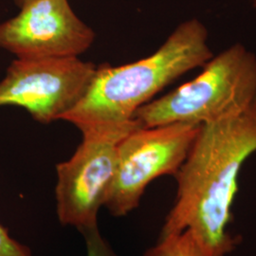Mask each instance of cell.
Returning <instances> with one entry per match:
<instances>
[{
	"label": "cell",
	"instance_id": "6da1fadb",
	"mask_svg": "<svg viewBox=\"0 0 256 256\" xmlns=\"http://www.w3.org/2000/svg\"><path fill=\"white\" fill-rule=\"evenodd\" d=\"M256 153V98L242 113L204 124L174 174L176 194L160 238L190 230L206 256H227L241 241L230 230L242 167Z\"/></svg>",
	"mask_w": 256,
	"mask_h": 256
},
{
	"label": "cell",
	"instance_id": "7a4b0ae2",
	"mask_svg": "<svg viewBox=\"0 0 256 256\" xmlns=\"http://www.w3.org/2000/svg\"><path fill=\"white\" fill-rule=\"evenodd\" d=\"M209 34L198 19L184 21L153 54L131 64L97 66L82 99L62 117L79 130L124 124L137 110L184 74L214 56Z\"/></svg>",
	"mask_w": 256,
	"mask_h": 256
},
{
	"label": "cell",
	"instance_id": "3957f363",
	"mask_svg": "<svg viewBox=\"0 0 256 256\" xmlns=\"http://www.w3.org/2000/svg\"><path fill=\"white\" fill-rule=\"evenodd\" d=\"M191 81L137 110L144 128L202 126L242 113L256 98V55L241 43L214 54Z\"/></svg>",
	"mask_w": 256,
	"mask_h": 256
},
{
	"label": "cell",
	"instance_id": "277c9868",
	"mask_svg": "<svg viewBox=\"0 0 256 256\" xmlns=\"http://www.w3.org/2000/svg\"><path fill=\"white\" fill-rule=\"evenodd\" d=\"M134 119L82 130V142L68 160L56 165V212L60 223L82 232L98 226V214L108 198L118 164V146L140 128Z\"/></svg>",
	"mask_w": 256,
	"mask_h": 256
},
{
	"label": "cell",
	"instance_id": "5b68a950",
	"mask_svg": "<svg viewBox=\"0 0 256 256\" xmlns=\"http://www.w3.org/2000/svg\"><path fill=\"white\" fill-rule=\"evenodd\" d=\"M200 126L170 124L137 128L118 146L115 180L104 207L122 218L137 209L147 186L162 176H174L188 155Z\"/></svg>",
	"mask_w": 256,
	"mask_h": 256
},
{
	"label": "cell",
	"instance_id": "8992f818",
	"mask_svg": "<svg viewBox=\"0 0 256 256\" xmlns=\"http://www.w3.org/2000/svg\"><path fill=\"white\" fill-rule=\"evenodd\" d=\"M97 66L79 57L18 59L0 82V106H14L43 124L62 119L88 90Z\"/></svg>",
	"mask_w": 256,
	"mask_h": 256
},
{
	"label": "cell",
	"instance_id": "52a82bcc",
	"mask_svg": "<svg viewBox=\"0 0 256 256\" xmlns=\"http://www.w3.org/2000/svg\"><path fill=\"white\" fill-rule=\"evenodd\" d=\"M0 24V48L18 59L76 58L96 38L68 0H32Z\"/></svg>",
	"mask_w": 256,
	"mask_h": 256
},
{
	"label": "cell",
	"instance_id": "ba28073f",
	"mask_svg": "<svg viewBox=\"0 0 256 256\" xmlns=\"http://www.w3.org/2000/svg\"><path fill=\"white\" fill-rule=\"evenodd\" d=\"M142 256H206L190 230L160 238Z\"/></svg>",
	"mask_w": 256,
	"mask_h": 256
},
{
	"label": "cell",
	"instance_id": "9c48e42d",
	"mask_svg": "<svg viewBox=\"0 0 256 256\" xmlns=\"http://www.w3.org/2000/svg\"><path fill=\"white\" fill-rule=\"evenodd\" d=\"M81 234L84 238L86 256H119L100 234L98 226L86 230Z\"/></svg>",
	"mask_w": 256,
	"mask_h": 256
},
{
	"label": "cell",
	"instance_id": "30bf717a",
	"mask_svg": "<svg viewBox=\"0 0 256 256\" xmlns=\"http://www.w3.org/2000/svg\"><path fill=\"white\" fill-rule=\"evenodd\" d=\"M0 256H32L30 250L26 246L20 244L10 238L7 232L0 224Z\"/></svg>",
	"mask_w": 256,
	"mask_h": 256
},
{
	"label": "cell",
	"instance_id": "8fae6325",
	"mask_svg": "<svg viewBox=\"0 0 256 256\" xmlns=\"http://www.w3.org/2000/svg\"><path fill=\"white\" fill-rule=\"evenodd\" d=\"M32 0H14V2L16 3V5L19 7H22L24 4H26L28 2H30Z\"/></svg>",
	"mask_w": 256,
	"mask_h": 256
},
{
	"label": "cell",
	"instance_id": "7c38bea8",
	"mask_svg": "<svg viewBox=\"0 0 256 256\" xmlns=\"http://www.w3.org/2000/svg\"><path fill=\"white\" fill-rule=\"evenodd\" d=\"M254 7H256V0H254Z\"/></svg>",
	"mask_w": 256,
	"mask_h": 256
}]
</instances>
